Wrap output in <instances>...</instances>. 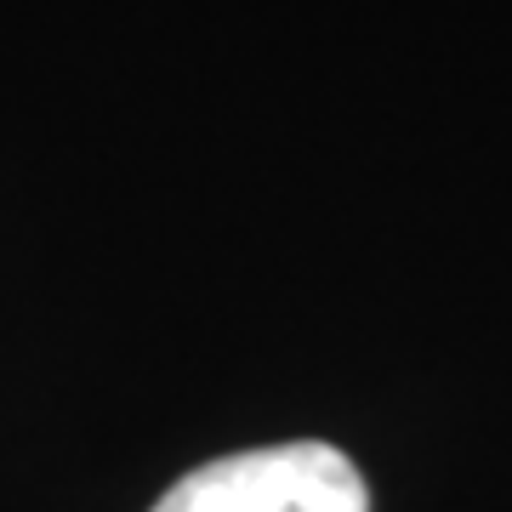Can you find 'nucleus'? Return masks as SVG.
Returning <instances> with one entry per match:
<instances>
[{
  "instance_id": "obj_1",
  "label": "nucleus",
  "mask_w": 512,
  "mask_h": 512,
  "mask_svg": "<svg viewBox=\"0 0 512 512\" xmlns=\"http://www.w3.org/2000/svg\"><path fill=\"white\" fill-rule=\"evenodd\" d=\"M154 512H370V490L336 444H268L205 461Z\"/></svg>"
}]
</instances>
